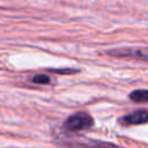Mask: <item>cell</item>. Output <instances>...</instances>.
Instances as JSON below:
<instances>
[{"label":"cell","instance_id":"obj_1","mask_svg":"<svg viewBox=\"0 0 148 148\" xmlns=\"http://www.w3.org/2000/svg\"><path fill=\"white\" fill-rule=\"evenodd\" d=\"M92 125H94L92 117L84 111H79V112L69 116L65 120L64 128L69 132H80V131L90 128Z\"/></svg>","mask_w":148,"mask_h":148},{"label":"cell","instance_id":"obj_2","mask_svg":"<svg viewBox=\"0 0 148 148\" xmlns=\"http://www.w3.org/2000/svg\"><path fill=\"white\" fill-rule=\"evenodd\" d=\"M106 54L112 57L134 58L142 61H148V46L147 47H121L106 51Z\"/></svg>","mask_w":148,"mask_h":148},{"label":"cell","instance_id":"obj_3","mask_svg":"<svg viewBox=\"0 0 148 148\" xmlns=\"http://www.w3.org/2000/svg\"><path fill=\"white\" fill-rule=\"evenodd\" d=\"M120 123L124 125H141L148 123V111L136 110L120 118Z\"/></svg>","mask_w":148,"mask_h":148},{"label":"cell","instance_id":"obj_4","mask_svg":"<svg viewBox=\"0 0 148 148\" xmlns=\"http://www.w3.org/2000/svg\"><path fill=\"white\" fill-rule=\"evenodd\" d=\"M130 99L136 103H148V89H136L130 92Z\"/></svg>","mask_w":148,"mask_h":148},{"label":"cell","instance_id":"obj_5","mask_svg":"<svg viewBox=\"0 0 148 148\" xmlns=\"http://www.w3.org/2000/svg\"><path fill=\"white\" fill-rule=\"evenodd\" d=\"M31 81L36 84H49L51 82V77L47 74H35L31 77Z\"/></svg>","mask_w":148,"mask_h":148}]
</instances>
